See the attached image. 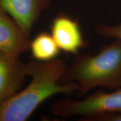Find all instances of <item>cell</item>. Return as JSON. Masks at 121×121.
<instances>
[{
    "label": "cell",
    "instance_id": "ba28073f",
    "mask_svg": "<svg viewBox=\"0 0 121 121\" xmlns=\"http://www.w3.org/2000/svg\"><path fill=\"white\" fill-rule=\"evenodd\" d=\"M30 50L35 60L49 61L56 58L59 48L51 33L41 32L31 40Z\"/></svg>",
    "mask_w": 121,
    "mask_h": 121
},
{
    "label": "cell",
    "instance_id": "7a4b0ae2",
    "mask_svg": "<svg viewBox=\"0 0 121 121\" xmlns=\"http://www.w3.org/2000/svg\"><path fill=\"white\" fill-rule=\"evenodd\" d=\"M69 83L78 84L79 97L96 87L112 90L121 88V40L115 39L95 54H77L60 79L61 84Z\"/></svg>",
    "mask_w": 121,
    "mask_h": 121
},
{
    "label": "cell",
    "instance_id": "3957f363",
    "mask_svg": "<svg viewBox=\"0 0 121 121\" xmlns=\"http://www.w3.org/2000/svg\"><path fill=\"white\" fill-rule=\"evenodd\" d=\"M50 111L54 116L66 118L73 116L82 117L81 121L121 111V87L113 91H96L81 99L67 98L52 104Z\"/></svg>",
    "mask_w": 121,
    "mask_h": 121
},
{
    "label": "cell",
    "instance_id": "5b68a950",
    "mask_svg": "<svg viewBox=\"0 0 121 121\" xmlns=\"http://www.w3.org/2000/svg\"><path fill=\"white\" fill-rule=\"evenodd\" d=\"M28 67L18 56L0 51V105L21 90Z\"/></svg>",
    "mask_w": 121,
    "mask_h": 121
},
{
    "label": "cell",
    "instance_id": "9c48e42d",
    "mask_svg": "<svg viewBox=\"0 0 121 121\" xmlns=\"http://www.w3.org/2000/svg\"><path fill=\"white\" fill-rule=\"evenodd\" d=\"M95 32L100 36L121 40V23L115 25L99 24L95 26Z\"/></svg>",
    "mask_w": 121,
    "mask_h": 121
},
{
    "label": "cell",
    "instance_id": "6da1fadb",
    "mask_svg": "<svg viewBox=\"0 0 121 121\" xmlns=\"http://www.w3.org/2000/svg\"><path fill=\"white\" fill-rule=\"evenodd\" d=\"M28 66L30 82L0 105V121H27L48 98L59 94L69 96L79 89L76 83H60L68 67L62 59L49 61L33 59L28 62Z\"/></svg>",
    "mask_w": 121,
    "mask_h": 121
},
{
    "label": "cell",
    "instance_id": "30bf717a",
    "mask_svg": "<svg viewBox=\"0 0 121 121\" xmlns=\"http://www.w3.org/2000/svg\"><path fill=\"white\" fill-rule=\"evenodd\" d=\"M89 121H121V111L97 116Z\"/></svg>",
    "mask_w": 121,
    "mask_h": 121
},
{
    "label": "cell",
    "instance_id": "52a82bcc",
    "mask_svg": "<svg viewBox=\"0 0 121 121\" xmlns=\"http://www.w3.org/2000/svg\"><path fill=\"white\" fill-rule=\"evenodd\" d=\"M31 40L30 36L0 8V51L19 57L30 50Z\"/></svg>",
    "mask_w": 121,
    "mask_h": 121
},
{
    "label": "cell",
    "instance_id": "277c9868",
    "mask_svg": "<svg viewBox=\"0 0 121 121\" xmlns=\"http://www.w3.org/2000/svg\"><path fill=\"white\" fill-rule=\"evenodd\" d=\"M51 34L59 49L67 53L77 55L89 44V42L83 39L78 20L63 12L53 18Z\"/></svg>",
    "mask_w": 121,
    "mask_h": 121
},
{
    "label": "cell",
    "instance_id": "8992f818",
    "mask_svg": "<svg viewBox=\"0 0 121 121\" xmlns=\"http://www.w3.org/2000/svg\"><path fill=\"white\" fill-rule=\"evenodd\" d=\"M52 0H0V8L8 13L28 35Z\"/></svg>",
    "mask_w": 121,
    "mask_h": 121
}]
</instances>
